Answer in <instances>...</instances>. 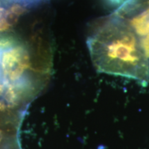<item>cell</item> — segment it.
Masks as SVG:
<instances>
[{
    "label": "cell",
    "mask_w": 149,
    "mask_h": 149,
    "mask_svg": "<svg viewBox=\"0 0 149 149\" xmlns=\"http://www.w3.org/2000/svg\"><path fill=\"white\" fill-rule=\"evenodd\" d=\"M91 58L100 72L149 81V62L140 40L116 15L100 22L88 40Z\"/></svg>",
    "instance_id": "6da1fadb"
},
{
    "label": "cell",
    "mask_w": 149,
    "mask_h": 149,
    "mask_svg": "<svg viewBox=\"0 0 149 149\" xmlns=\"http://www.w3.org/2000/svg\"><path fill=\"white\" fill-rule=\"evenodd\" d=\"M140 44L143 52H144L145 57L149 62V33L146 36L139 39Z\"/></svg>",
    "instance_id": "7a4b0ae2"
},
{
    "label": "cell",
    "mask_w": 149,
    "mask_h": 149,
    "mask_svg": "<svg viewBox=\"0 0 149 149\" xmlns=\"http://www.w3.org/2000/svg\"><path fill=\"white\" fill-rule=\"evenodd\" d=\"M5 1L10 3H13L14 4L18 5H20V3H22V4L23 5H31L33 4V3H34L33 0H5Z\"/></svg>",
    "instance_id": "3957f363"
},
{
    "label": "cell",
    "mask_w": 149,
    "mask_h": 149,
    "mask_svg": "<svg viewBox=\"0 0 149 149\" xmlns=\"http://www.w3.org/2000/svg\"><path fill=\"white\" fill-rule=\"evenodd\" d=\"M126 0H106V1L113 6H115L121 5L123 2H124Z\"/></svg>",
    "instance_id": "277c9868"
},
{
    "label": "cell",
    "mask_w": 149,
    "mask_h": 149,
    "mask_svg": "<svg viewBox=\"0 0 149 149\" xmlns=\"http://www.w3.org/2000/svg\"><path fill=\"white\" fill-rule=\"evenodd\" d=\"M1 139H2V134H1V132L0 131V141L1 140Z\"/></svg>",
    "instance_id": "5b68a950"
}]
</instances>
